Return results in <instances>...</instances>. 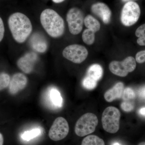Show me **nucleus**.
Instances as JSON below:
<instances>
[{"mask_svg": "<svg viewBox=\"0 0 145 145\" xmlns=\"http://www.w3.org/2000/svg\"><path fill=\"white\" fill-rule=\"evenodd\" d=\"M8 25L13 39L19 43L25 42L32 32L31 21L23 13L17 12L10 15Z\"/></svg>", "mask_w": 145, "mask_h": 145, "instance_id": "f257e3e1", "label": "nucleus"}, {"mask_svg": "<svg viewBox=\"0 0 145 145\" xmlns=\"http://www.w3.org/2000/svg\"><path fill=\"white\" fill-rule=\"evenodd\" d=\"M40 22L48 34L54 38L62 36L65 31L63 20L57 12L52 9L47 8L42 12Z\"/></svg>", "mask_w": 145, "mask_h": 145, "instance_id": "f03ea898", "label": "nucleus"}, {"mask_svg": "<svg viewBox=\"0 0 145 145\" xmlns=\"http://www.w3.org/2000/svg\"><path fill=\"white\" fill-rule=\"evenodd\" d=\"M121 113L119 109L114 106H108L104 110L102 116L103 128L106 132L115 133L120 127Z\"/></svg>", "mask_w": 145, "mask_h": 145, "instance_id": "7ed1b4c3", "label": "nucleus"}, {"mask_svg": "<svg viewBox=\"0 0 145 145\" xmlns=\"http://www.w3.org/2000/svg\"><path fill=\"white\" fill-rule=\"evenodd\" d=\"M99 120L97 116L92 113H87L80 117L76 122L75 131L76 135L84 137L95 131Z\"/></svg>", "mask_w": 145, "mask_h": 145, "instance_id": "20e7f679", "label": "nucleus"}, {"mask_svg": "<svg viewBox=\"0 0 145 145\" xmlns=\"http://www.w3.org/2000/svg\"><path fill=\"white\" fill-rule=\"evenodd\" d=\"M140 13V6L137 3L133 1L128 2L122 8L121 22L125 26H131L138 20Z\"/></svg>", "mask_w": 145, "mask_h": 145, "instance_id": "39448f33", "label": "nucleus"}, {"mask_svg": "<svg viewBox=\"0 0 145 145\" xmlns=\"http://www.w3.org/2000/svg\"><path fill=\"white\" fill-rule=\"evenodd\" d=\"M136 67L135 59L133 57H128L122 61H112L110 63L109 68L114 75L125 77L127 75L129 72L135 70Z\"/></svg>", "mask_w": 145, "mask_h": 145, "instance_id": "423d86ee", "label": "nucleus"}, {"mask_svg": "<svg viewBox=\"0 0 145 145\" xmlns=\"http://www.w3.org/2000/svg\"><path fill=\"white\" fill-rule=\"evenodd\" d=\"M66 19L70 33L73 35L80 33L84 20L82 10L76 7L71 8L67 14Z\"/></svg>", "mask_w": 145, "mask_h": 145, "instance_id": "0eeeda50", "label": "nucleus"}, {"mask_svg": "<svg viewBox=\"0 0 145 145\" xmlns=\"http://www.w3.org/2000/svg\"><path fill=\"white\" fill-rule=\"evenodd\" d=\"M88 51L83 46L72 44L68 46L63 50V55L66 59L75 63H81L88 56Z\"/></svg>", "mask_w": 145, "mask_h": 145, "instance_id": "6e6552de", "label": "nucleus"}, {"mask_svg": "<svg viewBox=\"0 0 145 145\" xmlns=\"http://www.w3.org/2000/svg\"><path fill=\"white\" fill-rule=\"evenodd\" d=\"M69 132V126L65 119L59 117L54 120L48 133V136L51 140L59 141L64 139Z\"/></svg>", "mask_w": 145, "mask_h": 145, "instance_id": "1a4fd4ad", "label": "nucleus"}, {"mask_svg": "<svg viewBox=\"0 0 145 145\" xmlns=\"http://www.w3.org/2000/svg\"><path fill=\"white\" fill-rule=\"evenodd\" d=\"M38 56L36 53L28 52L18 60L17 65L24 72L29 74L33 71Z\"/></svg>", "mask_w": 145, "mask_h": 145, "instance_id": "9d476101", "label": "nucleus"}, {"mask_svg": "<svg viewBox=\"0 0 145 145\" xmlns=\"http://www.w3.org/2000/svg\"><path fill=\"white\" fill-rule=\"evenodd\" d=\"M27 79L23 73L18 72L14 74L10 80L9 85V91L11 94L15 95L26 86Z\"/></svg>", "mask_w": 145, "mask_h": 145, "instance_id": "9b49d317", "label": "nucleus"}, {"mask_svg": "<svg viewBox=\"0 0 145 145\" xmlns=\"http://www.w3.org/2000/svg\"><path fill=\"white\" fill-rule=\"evenodd\" d=\"M92 13L101 18L104 23H109L111 16V11L105 4L103 3H97L91 7Z\"/></svg>", "mask_w": 145, "mask_h": 145, "instance_id": "f8f14e48", "label": "nucleus"}, {"mask_svg": "<svg viewBox=\"0 0 145 145\" xmlns=\"http://www.w3.org/2000/svg\"><path fill=\"white\" fill-rule=\"evenodd\" d=\"M124 89V84L121 82L117 83L110 89L107 91L104 94V98L107 102L110 103L122 97Z\"/></svg>", "mask_w": 145, "mask_h": 145, "instance_id": "ddd939ff", "label": "nucleus"}, {"mask_svg": "<svg viewBox=\"0 0 145 145\" xmlns=\"http://www.w3.org/2000/svg\"><path fill=\"white\" fill-rule=\"evenodd\" d=\"M31 47L37 52L43 53L48 48L47 43L44 37L38 33L33 34L30 40Z\"/></svg>", "mask_w": 145, "mask_h": 145, "instance_id": "4468645a", "label": "nucleus"}, {"mask_svg": "<svg viewBox=\"0 0 145 145\" xmlns=\"http://www.w3.org/2000/svg\"><path fill=\"white\" fill-rule=\"evenodd\" d=\"M103 74V68L98 64L91 65L87 71V76L96 81H99L102 78Z\"/></svg>", "mask_w": 145, "mask_h": 145, "instance_id": "2eb2a0df", "label": "nucleus"}, {"mask_svg": "<svg viewBox=\"0 0 145 145\" xmlns=\"http://www.w3.org/2000/svg\"><path fill=\"white\" fill-rule=\"evenodd\" d=\"M49 99L54 106L61 108L62 106L63 100L61 93L57 89L52 88L49 91Z\"/></svg>", "mask_w": 145, "mask_h": 145, "instance_id": "dca6fc26", "label": "nucleus"}, {"mask_svg": "<svg viewBox=\"0 0 145 145\" xmlns=\"http://www.w3.org/2000/svg\"><path fill=\"white\" fill-rule=\"evenodd\" d=\"M84 23L86 27L94 32L99 31L101 28V24L99 21L91 15H88L85 18Z\"/></svg>", "mask_w": 145, "mask_h": 145, "instance_id": "f3484780", "label": "nucleus"}, {"mask_svg": "<svg viewBox=\"0 0 145 145\" xmlns=\"http://www.w3.org/2000/svg\"><path fill=\"white\" fill-rule=\"evenodd\" d=\"M81 145H105L104 140L95 135H89L83 139Z\"/></svg>", "mask_w": 145, "mask_h": 145, "instance_id": "a211bd4d", "label": "nucleus"}, {"mask_svg": "<svg viewBox=\"0 0 145 145\" xmlns=\"http://www.w3.org/2000/svg\"><path fill=\"white\" fill-rule=\"evenodd\" d=\"M95 33L89 29H85L83 32L82 36L84 42L88 45L93 44L95 41Z\"/></svg>", "mask_w": 145, "mask_h": 145, "instance_id": "6ab92c4d", "label": "nucleus"}, {"mask_svg": "<svg viewBox=\"0 0 145 145\" xmlns=\"http://www.w3.org/2000/svg\"><path fill=\"white\" fill-rule=\"evenodd\" d=\"M41 133L39 128H35L30 131H25L22 134L21 137L25 141H29L39 136Z\"/></svg>", "mask_w": 145, "mask_h": 145, "instance_id": "aec40b11", "label": "nucleus"}, {"mask_svg": "<svg viewBox=\"0 0 145 145\" xmlns=\"http://www.w3.org/2000/svg\"><path fill=\"white\" fill-rule=\"evenodd\" d=\"M82 84L84 88L88 90H91L96 87L97 82L92 78L87 76L83 80Z\"/></svg>", "mask_w": 145, "mask_h": 145, "instance_id": "412c9836", "label": "nucleus"}, {"mask_svg": "<svg viewBox=\"0 0 145 145\" xmlns=\"http://www.w3.org/2000/svg\"><path fill=\"white\" fill-rule=\"evenodd\" d=\"M10 76L7 73H0V90L7 87L10 84Z\"/></svg>", "mask_w": 145, "mask_h": 145, "instance_id": "4be33fe9", "label": "nucleus"}, {"mask_svg": "<svg viewBox=\"0 0 145 145\" xmlns=\"http://www.w3.org/2000/svg\"><path fill=\"white\" fill-rule=\"evenodd\" d=\"M122 97L124 101H133L135 98V94L132 89L127 88L124 89Z\"/></svg>", "mask_w": 145, "mask_h": 145, "instance_id": "5701e85b", "label": "nucleus"}, {"mask_svg": "<svg viewBox=\"0 0 145 145\" xmlns=\"http://www.w3.org/2000/svg\"><path fill=\"white\" fill-rule=\"evenodd\" d=\"M121 108L125 112H130L134 109V103L133 101H124L121 104Z\"/></svg>", "mask_w": 145, "mask_h": 145, "instance_id": "b1692460", "label": "nucleus"}, {"mask_svg": "<svg viewBox=\"0 0 145 145\" xmlns=\"http://www.w3.org/2000/svg\"><path fill=\"white\" fill-rule=\"evenodd\" d=\"M135 34L138 38L145 37V24L137 28L135 31Z\"/></svg>", "mask_w": 145, "mask_h": 145, "instance_id": "393cba45", "label": "nucleus"}, {"mask_svg": "<svg viewBox=\"0 0 145 145\" xmlns=\"http://www.w3.org/2000/svg\"><path fill=\"white\" fill-rule=\"evenodd\" d=\"M135 59L137 63H140L145 62V50L137 52L135 56Z\"/></svg>", "mask_w": 145, "mask_h": 145, "instance_id": "a878e982", "label": "nucleus"}, {"mask_svg": "<svg viewBox=\"0 0 145 145\" xmlns=\"http://www.w3.org/2000/svg\"><path fill=\"white\" fill-rule=\"evenodd\" d=\"M5 27L3 22L2 18L0 17V42L2 40L4 36Z\"/></svg>", "mask_w": 145, "mask_h": 145, "instance_id": "bb28decb", "label": "nucleus"}, {"mask_svg": "<svg viewBox=\"0 0 145 145\" xmlns=\"http://www.w3.org/2000/svg\"><path fill=\"white\" fill-rule=\"evenodd\" d=\"M138 95L142 99H145V86L141 88L138 90Z\"/></svg>", "mask_w": 145, "mask_h": 145, "instance_id": "cd10ccee", "label": "nucleus"}, {"mask_svg": "<svg viewBox=\"0 0 145 145\" xmlns=\"http://www.w3.org/2000/svg\"><path fill=\"white\" fill-rule=\"evenodd\" d=\"M137 43L139 45L145 46V37L138 38L137 40Z\"/></svg>", "mask_w": 145, "mask_h": 145, "instance_id": "c85d7f7f", "label": "nucleus"}, {"mask_svg": "<svg viewBox=\"0 0 145 145\" xmlns=\"http://www.w3.org/2000/svg\"><path fill=\"white\" fill-rule=\"evenodd\" d=\"M3 137L2 134L0 133V145H3Z\"/></svg>", "mask_w": 145, "mask_h": 145, "instance_id": "c756f323", "label": "nucleus"}, {"mask_svg": "<svg viewBox=\"0 0 145 145\" xmlns=\"http://www.w3.org/2000/svg\"><path fill=\"white\" fill-rule=\"evenodd\" d=\"M140 112V114L145 115V108H143L141 109Z\"/></svg>", "mask_w": 145, "mask_h": 145, "instance_id": "7c9ffc66", "label": "nucleus"}, {"mask_svg": "<svg viewBox=\"0 0 145 145\" xmlns=\"http://www.w3.org/2000/svg\"><path fill=\"white\" fill-rule=\"evenodd\" d=\"M52 1L54 3H59L63 2L65 0H52Z\"/></svg>", "mask_w": 145, "mask_h": 145, "instance_id": "2f4dec72", "label": "nucleus"}, {"mask_svg": "<svg viewBox=\"0 0 145 145\" xmlns=\"http://www.w3.org/2000/svg\"><path fill=\"white\" fill-rule=\"evenodd\" d=\"M124 2H129V1H133V0H122Z\"/></svg>", "mask_w": 145, "mask_h": 145, "instance_id": "473e14b6", "label": "nucleus"}, {"mask_svg": "<svg viewBox=\"0 0 145 145\" xmlns=\"http://www.w3.org/2000/svg\"><path fill=\"white\" fill-rule=\"evenodd\" d=\"M138 145H145V142H143L141 143Z\"/></svg>", "mask_w": 145, "mask_h": 145, "instance_id": "72a5a7b5", "label": "nucleus"}, {"mask_svg": "<svg viewBox=\"0 0 145 145\" xmlns=\"http://www.w3.org/2000/svg\"><path fill=\"white\" fill-rule=\"evenodd\" d=\"M113 145H121L120 144H119L118 143H115L113 144Z\"/></svg>", "mask_w": 145, "mask_h": 145, "instance_id": "f704fd0d", "label": "nucleus"}]
</instances>
